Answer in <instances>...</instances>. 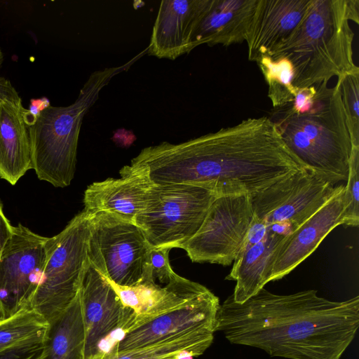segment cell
Here are the masks:
<instances>
[{
  "label": "cell",
  "mask_w": 359,
  "mask_h": 359,
  "mask_svg": "<svg viewBox=\"0 0 359 359\" xmlns=\"http://www.w3.org/2000/svg\"><path fill=\"white\" fill-rule=\"evenodd\" d=\"M47 240L21 224L12 226L0 259V309L4 318L29 307L44 269Z\"/></svg>",
  "instance_id": "obj_11"
},
{
  "label": "cell",
  "mask_w": 359,
  "mask_h": 359,
  "mask_svg": "<svg viewBox=\"0 0 359 359\" xmlns=\"http://www.w3.org/2000/svg\"><path fill=\"white\" fill-rule=\"evenodd\" d=\"M258 0H212L194 39V48L202 45L229 46L245 40Z\"/></svg>",
  "instance_id": "obj_20"
},
{
  "label": "cell",
  "mask_w": 359,
  "mask_h": 359,
  "mask_svg": "<svg viewBox=\"0 0 359 359\" xmlns=\"http://www.w3.org/2000/svg\"><path fill=\"white\" fill-rule=\"evenodd\" d=\"M257 64L268 84V97L273 108L292 102L297 89L293 86L294 72L291 62L285 57L273 60L264 57Z\"/></svg>",
  "instance_id": "obj_25"
},
{
  "label": "cell",
  "mask_w": 359,
  "mask_h": 359,
  "mask_svg": "<svg viewBox=\"0 0 359 359\" xmlns=\"http://www.w3.org/2000/svg\"><path fill=\"white\" fill-rule=\"evenodd\" d=\"M214 333L192 331L149 345L116 351H100L77 359H193L212 344Z\"/></svg>",
  "instance_id": "obj_22"
},
{
  "label": "cell",
  "mask_w": 359,
  "mask_h": 359,
  "mask_svg": "<svg viewBox=\"0 0 359 359\" xmlns=\"http://www.w3.org/2000/svg\"><path fill=\"white\" fill-rule=\"evenodd\" d=\"M151 248L135 222L111 212L90 214L89 263L114 284L133 286L140 283Z\"/></svg>",
  "instance_id": "obj_8"
},
{
  "label": "cell",
  "mask_w": 359,
  "mask_h": 359,
  "mask_svg": "<svg viewBox=\"0 0 359 359\" xmlns=\"http://www.w3.org/2000/svg\"><path fill=\"white\" fill-rule=\"evenodd\" d=\"M344 187L304 169L250 196L253 216L285 237Z\"/></svg>",
  "instance_id": "obj_9"
},
{
  "label": "cell",
  "mask_w": 359,
  "mask_h": 359,
  "mask_svg": "<svg viewBox=\"0 0 359 359\" xmlns=\"http://www.w3.org/2000/svg\"><path fill=\"white\" fill-rule=\"evenodd\" d=\"M219 305V298L207 288L183 306L125 330L113 349L143 346L187 332L214 333Z\"/></svg>",
  "instance_id": "obj_13"
},
{
  "label": "cell",
  "mask_w": 359,
  "mask_h": 359,
  "mask_svg": "<svg viewBox=\"0 0 359 359\" xmlns=\"http://www.w3.org/2000/svg\"><path fill=\"white\" fill-rule=\"evenodd\" d=\"M217 197L199 186L155 183L145 210L135 223L152 248H180L198 231Z\"/></svg>",
  "instance_id": "obj_7"
},
{
  "label": "cell",
  "mask_w": 359,
  "mask_h": 359,
  "mask_svg": "<svg viewBox=\"0 0 359 359\" xmlns=\"http://www.w3.org/2000/svg\"><path fill=\"white\" fill-rule=\"evenodd\" d=\"M359 147L353 149L349 162L346 185L344 190L343 224L358 226L359 224Z\"/></svg>",
  "instance_id": "obj_27"
},
{
  "label": "cell",
  "mask_w": 359,
  "mask_h": 359,
  "mask_svg": "<svg viewBox=\"0 0 359 359\" xmlns=\"http://www.w3.org/2000/svg\"><path fill=\"white\" fill-rule=\"evenodd\" d=\"M344 187L284 238L275 252L271 281L291 272L316 250L333 229L343 224Z\"/></svg>",
  "instance_id": "obj_18"
},
{
  "label": "cell",
  "mask_w": 359,
  "mask_h": 359,
  "mask_svg": "<svg viewBox=\"0 0 359 359\" xmlns=\"http://www.w3.org/2000/svg\"><path fill=\"white\" fill-rule=\"evenodd\" d=\"M316 93V90L313 86L298 88L292 102L283 107L295 114L307 112L313 106Z\"/></svg>",
  "instance_id": "obj_30"
},
{
  "label": "cell",
  "mask_w": 359,
  "mask_h": 359,
  "mask_svg": "<svg viewBox=\"0 0 359 359\" xmlns=\"http://www.w3.org/2000/svg\"><path fill=\"white\" fill-rule=\"evenodd\" d=\"M3 62H4V53L0 48V69L2 66Z\"/></svg>",
  "instance_id": "obj_32"
},
{
  "label": "cell",
  "mask_w": 359,
  "mask_h": 359,
  "mask_svg": "<svg viewBox=\"0 0 359 359\" xmlns=\"http://www.w3.org/2000/svg\"><path fill=\"white\" fill-rule=\"evenodd\" d=\"M170 250L167 247H151L148 257V264L155 280L157 278L161 283L166 284L177 275L170 264L168 255Z\"/></svg>",
  "instance_id": "obj_28"
},
{
  "label": "cell",
  "mask_w": 359,
  "mask_h": 359,
  "mask_svg": "<svg viewBox=\"0 0 359 359\" xmlns=\"http://www.w3.org/2000/svg\"><path fill=\"white\" fill-rule=\"evenodd\" d=\"M359 326V297L335 302L314 290L276 294L262 288L242 304L219 305L215 332L232 344L288 359H340Z\"/></svg>",
  "instance_id": "obj_2"
},
{
  "label": "cell",
  "mask_w": 359,
  "mask_h": 359,
  "mask_svg": "<svg viewBox=\"0 0 359 359\" xmlns=\"http://www.w3.org/2000/svg\"><path fill=\"white\" fill-rule=\"evenodd\" d=\"M312 0H258L245 41L248 59L272 57L294 34Z\"/></svg>",
  "instance_id": "obj_15"
},
{
  "label": "cell",
  "mask_w": 359,
  "mask_h": 359,
  "mask_svg": "<svg viewBox=\"0 0 359 359\" xmlns=\"http://www.w3.org/2000/svg\"><path fill=\"white\" fill-rule=\"evenodd\" d=\"M50 325L43 359H77L83 341L79 292L64 313Z\"/></svg>",
  "instance_id": "obj_23"
},
{
  "label": "cell",
  "mask_w": 359,
  "mask_h": 359,
  "mask_svg": "<svg viewBox=\"0 0 359 359\" xmlns=\"http://www.w3.org/2000/svg\"><path fill=\"white\" fill-rule=\"evenodd\" d=\"M252 217L250 195L218 196L198 231L180 248L193 262L229 266L239 252Z\"/></svg>",
  "instance_id": "obj_10"
},
{
  "label": "cell",
  "mask_w": 359,
  "mask_h": 359,
  "mask_svg": "<svg viewBox=\"0 0 359 359\" xmlns=\"http://www.w3.org/2000/svg\"><path fill=\"white\" fill-rule=\"evenodd\" d=\"M285 236L268 229L263 239L240 250L226 280L236 281L233 302L242 304L271 281L275 252Z\"/></svg>",
  "instance_id": "obj_21"
},
{
  "label": "cell",
  "mask_w": 359,
  "mask_h": 359,
  "mask_svg": "<svg viewBox=\"0 0 359 359\" xmlns=\"http://www.w3.org/2000/svg\"><path fill=\"white\" fill-rule=\"evenodd\" d=\"M90 216L83 210L61 232L48 238L44 269L29 308L50 325L64 313L80 290L89 263Z\"/></svg>",
  "instance_id": "obj_6"
},
{
  "label": "cell",
  "mask_w": 359,
  "mask_h": 359,
  "mask_svg": "<svg viewBox=\"0 0 359 359\" xmlns=\"http://www.w3.org/2000/svg\"><path fill=\"white\" fill-rule=\"evenodd\" d=\"M130 165L144 168L156 184L199 186L217 197L252 196L305 169L266 116L181 143L147 147Z\"/></svg>",
  "instance_id": "obj_1"
},
{
  "label": "cell",
  "mask_w": 359,
  "mask_h": 359,
  "mask_svg": "<svg viewBox=\"0 0 359 359\" xmlns=\"http://www.w3.org/2000/svg\"><path fill=\"white\" fill-rule=\"evenodd\" d=\"M32 169L26 109L13 86L0 95V177L12 185Z\"/></svg>",
  "instance_id": "obj_19"
},
{
  "label": "cell",
  "mask_w": 359,
  "mask_h": 359,
  "mask_svg": "<svg viewBox=\"0 0 359 359\" xmlns=\"http://www.w3.org/2000/svg\"><path fill=\"white\" fill-rule=\"evenodd\" d=\"M120 178H108L89 185L84 192V210L107 212L135 222L146 208L155 183L144 168L123 166Z\"/></svg>",
  "instance_id": "obj_17"
},
{
  "label": "cell",
  "mask_w": 359,
  "mask_h": 359,
  "mask_svg": "<svg viewBox=\"0 0 359 359\" xmlns=\"http://www.w3.org/2000/svg\"><path fill=\"white\" fill-rule=\"evenodd\" d=\"M313 107L295 114L285 107L273 108L271 121L284 143L304 168L328 183L346 182L355 147L339 88L313 86Z\"/></svg>",
  "instance_id": "obj_4"
},
{
  "label": "cell",
  "mask_w": 359,
  "mask_h": 359,
  "mask_svg": "<svg viewBox=\"0 0 359 359\" xmlns=\"http://www.w3.org/2000/svg\"><path fill=\"white\" fill-rule=\"evenodd\" d=\"M212 0L161 1L147 53L174 60L194 49V39Z\"/></svg>",
  "instance_id": "obj_16"
},
{
  "label": "cell",
  "mask_w": 359,
  "mask_h": 359,
  "mask_svg": "<svg viewBox=\"0 0 359 359\" xmlns=\"http://www.w3.org/2000/svg\"><path fill=\"white\" fill-rule=\"evenodd\" d=\"M83 341L79 356L98 351L100 342L113 332L123 331L133 317L122 304L107 278L88 263L79 290Z\"/></svg>",
  "instance_id": "obj_12"
},
{
  "label": "cell",
  "mask_w": 359,
  "mask_h": 359,
  "mask_svg": "<svg viewBox=\"0 0 359 359\" xmlns=\"http://www.w3.org/2000/svg\"><path fill=\"white\" fill-rule=\"evenodd\" d=\"M109 282L123 306L133 312V316L125 330L183 306L207 289L178 274L165 286L161 287L156 283L149 264L142 280L135 285L120 286Z\"/></svg>",
  "instance_id": "obj_14"
},
{
  "label": "cell",
  "mask_w": 359,
  "mask_h": 359,
  "mask_svg": "<svg viewBox=\"0 0 359 359\" xmlns=\"http://www.w3.org/2000/svg\"><path fill=\"white\" fill-rule=\"evenodd\" d=\"M350 20L359 23L358 0H312L299 27L271 58L291 62L296 89L358 71Z\"/></svg>",
  "instance_id": "obj_3"
},
{
  "label": "cell",
  "mask_w": 359,
  "mask_h": 359,
  "mask_svg": "<svg viewBox=\"0 0 359 359\" xmlns=\"http://www.w3.org/2000/svg\"><path fill=\"white\" fill-rule=\"evenodd\" d=\"M147 50L146 48L122 65L93 72L74 103L55 107L47 102L28 123L32 169L40 180L60 188L71 184L75 174L79 137L85 114L112 78L127 71L147 53Z\"/></svg>",
  "instance_id": "obj_5"
},
{
  "label": "cell",
  "mask_w": 359,
  "mask_h": 359,
  "mask_svg": "<svg viewBox=\"0 0 359 359\" xmlns=\"http://www.w3.org/2000/svg\"><path fill=\"white\" fill-rule=\"evenodd\" d=\"M50 323L32 308H24L0 320V353L22 346L45 343Z\"/></svg>",
  "instance_id": "obj_24"
},
{
  "label": "cell",
  "mask_w": 359,
  "mask_h": 359,
  "mask_svg": "<svg viewBox=\"0 0 359 359\" xmlns=\"http://www.w3.org/2000/svg\"><path fill=\"white\" fill-rule=\"evenodd\" d=\"M12 226H13L10 223L9 220L4 213L3 205L0 201V259L4 245L11 234ZM4 318V316L0 309V320Z\"/></svg>",
  "instance_id": "obj_31"
},
{
  "label": "cell",
  "mask_w": 359,
  "mask_h": 359,
  "mask_svg": "<svg viewBox=\"0 0 359 359\" xmlns=\"http://www.w3.org/2000/svg\"><path fill=\"white\" fill-rule=\"evenodd\" d=\"M46 355V342L22 346L0 353V359H43Z\"/></svg>",
  "instance_id": "obj_29"
},
{
  "label": "cell",
  "mask_w": 359,
  "mask_h": 359,
  "mask_svg": "<svg viewBox=\"0 0 359 359\" xmlns=\"http://www.w3.org/2000/svg\"><path fill=\"white\" fill-rule=\"evenodd\" d=\"M355 147H359V70L338 78L337 84Z\"/></svg>",
  "instance_id": "obj_26"
}]
</instances>
